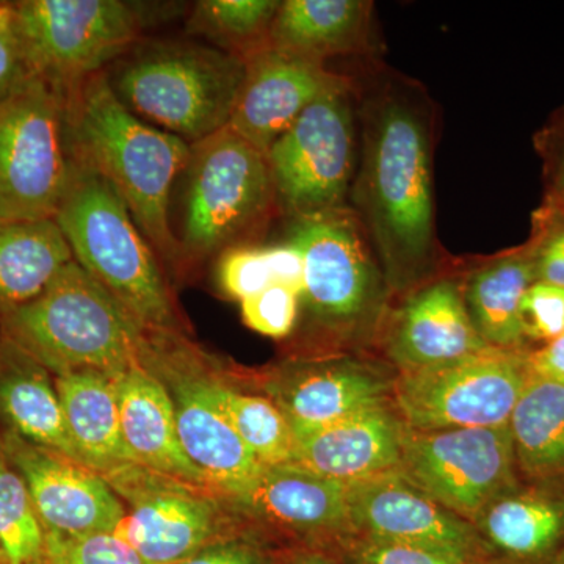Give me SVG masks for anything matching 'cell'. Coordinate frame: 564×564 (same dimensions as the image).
Returning <instances> with one entry per match:
<instances>
[{
  "label": "cell",
  "instance_id": "1",
  "mask_svg": "<svg viewBox=\"0 0 564 564\" xmlns=\"http://www.w3.org/2000/svg\"><path fill=\"white\" fill-rule=\"evenodd\" d=\"M359 152L348 207L383 269L391 295L437 276L434 226L433 106L399 74L381 73L355 88Z\"/></svg>",
  "mask_w": 564,
  "mask_h": 564
},
{
  "label": "cell",
  "instance_id": "2",
  "mask_svg": "<svg viewBox=\"0 0 564 564\" xmlns=\"http://www.w3.org/2000/svg\"><path fill=\"white\" fill-rule=\"evenodd\" d=\"M63 102L70 158L109 182L159 259L181 270L170 202L191 144L135 117L115 95L106 70L82 82Z\"/></svg>",
  "mask_w": 564,
  "mask_h": 564
},
{
  "label": "cell",
  "instance_id": "3",
  "mask_svg": "<svg viewBox=\"0 0 564 564\" xmlns=\"http://www.w3.org/2000/svg\"><path fill=\"white\" fill-rule=\"evenodd\" d=\"M54 221L74 261L144 329L184 334L161 259L101 174L70 158L68 185Z\"/></svg>",
  "mask_w": 564,
  "mask_h": 564
},
{
  "label": "cell",
  "instance_id": "4",
  "mask_svg": "<svg viewBox=\"0 0 564 564\" xmlns=\"http://www.w3.org/2000/svg\"><path fill=\"white\" fill-rule=\"evenodd\" d=\"M147 329L76 261L32 302L0 314V337L54 377L95 370L118 377L140 362Z\"/></svg>",
  "mask_w": 564,
  "mask_h": 564
},
{
  "label": "cell",
  "instance_id": "5",
  "mask_svg": "<svg viewBox=\"0 0 564 564\" xmlns=\"http://www.w3.org/2000/svg\"><path fill=\"white\" fill-rule=\"evenodd\" d=\"M109 80L135 117L192 147L228 128L245 62L199 43L155 41L132 51Z\"/></svg>",
  "mask_w": 564,
  "mask_h": 564
},
{
  "label": "cell",
  "instance_id": "6",
  "mask_svg": "<svg viewBox=\"0 0 564 564\" xmlns=\"http://www.w3.org/2000/svg\"><path fill=\"white\" fill-rule=\"evenodd\" d=\"M285 239L303 252L300 303L328 343H367L389 311L383 269L358 217L347 209L292 218Z\"/></svg>",
  "mask_w": 564,
  "mask_h": 564
},
{
  "label": "cell",
  "instance_id": "7",
  "mask_svg": "<svg viewBox=\"0 0 564 564\" xmlns=\"http://www.w3.org/2000/svg\"><path fill=\"white\" fill-rule=\"evenodd\" d=\"M181 269L252 245L278 196L265 154L229 128L192 144L184 173Z\"/></svg>",
  "mask_w": 564,
  "mask_h": 564
},
{
  "label": "cell",
  "instance_id": "8",
  "mask_svg": "<svg viewBox=\"0 0 564 564\" xmlns=\"http://www.w3.org/2000/svg\"><path fill=\"white\" fill-rule=\"evenodd\" d=\"M14 11L25 69L65 99L137 44L139 11L121 0H20Z\"/></svg>",
  "mask_w": 564,
  "mask_h": 564
},
{
  "label": "cell",
  "instance_id": "9",
  "mask_svg": "<svg viewBox=\"0 0 564 564\" xmlns=\"http://www.w3.org/2000/svg\"><path fill=\"white\" fill-rule=\"evenodd\" d=\"M358 152V106L347 77L265 152L278 202L291 218L347 209Z\"/></svg>",
  "mask_w": 564,
  "mask_h": 564
},
{
  "label": "cell",
  "instance_id": "10",
  "mask_svg": "<svg viewBox=\"0 0 564 564\" xmlns=\"http://www.w3.org/2000/svg\"><path fill=\"white\" fill-rule=\"evenodd\" d=\"M101 475L124 508L115 534L144 564L180 563L207 545L245 533L225 499L209 486L135 463Z\"/></svg>",
  "mask_w": 564,
  "mask_h": 564
},
{
  "label": "cell",
  "instance_id": "11",
  "mask_svg": "<svg viewBox=\"0 0 564 564\" xmlns=\"http://www.w3.org/2000/svg\"><path fill=\"white\" fill-rule=\"evenodd\" d=\"M69 166L65 102L28 74L0 106V221L54 220Z\"/></svg>",
  "mask_w": 564,
  "mask_h": 564
},
{
  "label": "cell",
  "instance_id": "12",
  "mask_svg": "<svg viewBox=\"0 0 564 564\" xmlns=\"http://www.w3.org/2000/svg\"><path fill=\"white\" fill-rule=\"evenodd\" d=\"M529 355L489 347L458 361L399 372L393 410L414 432L508 425L532 377Z\"/></svg>",
  "mask_w": 564,
  "mask_h": 564
},
{
  "label": "cell",
  "instance_id": "13",
  "mask_svg": "<svg viewBox=\"0 0 564 564\" xmlns=\"http://www.w3.org/2000/svg\"><path fill=\"white\" fill-rule=\"evenodd\" d=\"M140 362L169 389L182 451L207 486L225 500L247 492L265 466L207 395L199 348L182 333L147 329Z\"/></svg>",
  "mask_w": 564,
  "mask_h": 564
},
{
  "label": "cell",
  "instance_id": "14",
  "mask_svg": "<svg viewBox=\"0 0 564 564\" xmlns=\"http://www.w3.org/2000/svg\"><path fill=\"white\" fill-rule=\"evenodd\" d=\"M397 473L470 524L521 481L508 425L440 432L404 426Z\"/></svg>",
  "mask_w": 564,
  "mask_h": 564
},
{
  "label": "cell",
  "instance_id": "15",
  "mask_svg": "<svg viewBox=\"0 0 564 564\" xmlns=\"http://www.w3.org/2000/svg\"><path fill=\"white\" fill-rule=\"evenodd\" d=\"M225 502L243 532L265 543L272 534L292 541L295 549L339 552L356 534L347 486L295 464L263 467L247 492Z\"/></svg>",
  "mask_w": 564,
  "mask_h": 564
},
{
  "label": "cell",
  "instance_id": "16",
  "mask_svg": "<svg viewBox=\"0 0 564 564\" xmlns=\"http://www.w3.org/2000/svg\"><path fill=\"white\" fill-rule=\"evenodd\" d=\"M2 440L7 463L20 474L46 532H117L124 508L101 474L7 430Z\"/></svg>",
  "mask_w": 564,
  "mask_h": 564
},
{
  "label": "cell",
  "instance_id": "17",
  "mask_svg": "<svg viewBox=\"0 0 564 564\" xmlns=\"http://www.w3.org/2000/svg\"><path fill=\"white\" fill-rule=\"evenodd\" d=\"M395 375L352 355L291 359L263 381L292 430L318 429L392 403Z\"/></svg>",
  "mask_w": 564,
  "mask_h": 564
},
{
  "label": "cell",
  "instance_id": "18",
  "mask_svg": "<svg viewBox=\"0 0 564 564\" xmlns=\"http://www.w3.org/2000/svg\"><path fill=\"white\" fill-rule=\"evenodd\" d=\"M347 496L356 534L422 545L469 564L489 562L469 521L426 496L397 470L347 486Z\"/></svg>",
  "mask_w": 564,
  "mask_h": 564
},
{
  "label": "cell",
  "instance_id": "19",
  "mask_svg": "<svg viewBox=\"0 0 564 564\" xmlns=\"http://www.w3.org/2000/svg\"><path fill=\"white\" fill-rule=\"evenodd\" d=\"M389 362L399 372L458 361L489 348L475 332L462 282L433 278L403 295L380 332Z\"/></svg>",
  "mask_w": 564,
  "mask_h": 564
},
{
  "label": "cell",
  "instance_id": "20",
  "mask_svg": "<svg viewBox=\"0 0 564 564\" xmlns=\"http://www.w3.org/2000/svg\"><path fill=\"white\" fill-rule=\"evenodd\" d=\"M347 80L325 63L265 47L245 61V80L228 128L265 154L307 107Z\"/></svg>",
  "mask_w": 564,
  "mask_h": 564
},
{
  "label": "cell",
  "instance_id": "21",
  "mask_svg": "<svg viewBox=\"0 0 564 564\" xmlns=\"http://www.w3.org/2000/svg\"><path fill=\"white\" fill-rule=\"evenodd\" d=\"M403 430L392 403L318 429L292 430V464L345 486L395 473Z\"/></svg>",
  "mask_w": 564,
  "mask_h": 564
},
{
  "label": "cell",
  "instance_id": "22",
  "mask_svg": "<svg viewBox=\"0 0 564 564\" xmlns=\"http://www.w3.org/2000/svg\"><path fill=\"white\" fill-rule=\"evenodd\" d=\"M491 562L551 564L564 547V485L519 481L473 521Z\"/></svg>",
  "mask_w": 564,
  "mask_h": 564
},
{
  "label": "cell",
  "instance_id": "23",
  "mask_svg": "<svg viewBox=\"0 0 564 564\" xmlns=\"http://www.w3.org/2000/svg\"><path fill=\"white\" fill-rule=\"evenodd\" d=\"M122 443L131 462L207 486L182 451L174 404L166 386L141 362L115 377Z\"/></svg>",
  "mask_w": 564,
  "mask_h": 564
},
{
  "label": "cell",
  "instance_id": "24",
  "mask_svg": "<svg viewBox=\"0 0 564 564\" xmlns=\"http://www.w3.org/2000/svg\"><path fill=\"white\" fill-rule=\"evenodd\" d=\"M0 429L80 463L66 426L54 375L2 337Z\"/></svg>",
  "mask_w": 564,
  "mask_h": 564
},
{
  "label": "cell",
  "instance_id": "25",
  "mask_svg": "<svg viewBox=\"0 0 564 564\" xmlns=\"http://www.w3.org/2000/svg\"><path fill=\"white\" fill-rule=\"evenodd\" d=\"M372 2L284 0L269 33V47L325 63L358 54L369 44Z\"/></svg>",
  "mask_w": 564,
  "mask_h": 564
},
{
  "label": "cell",
  "instance_id": "26",
  "mask_svg": "<svg viewBox=\"0 0 564 564\" xmlns=\"http://www.w3.org/2000/svg\"><path fill=\"white\" fill-rule=\"evenodd\" d=\"M54 378L80 463L98 474L132 463L122 443L115 377L80 370Z\"/></svg>",
  "mask_w": 564,
  "mask_h": 564
},
{
  "label": "cell",
  "instance_id": "27",
  "mask_svg": "<svg viewBox=\"0 0 564 564\" xmlns=\"http://www.w3.org/2000/svg\"><path fill=\"white\" fill-rule=\"evenodd\" d=\"M534 281L532 256L514 252L481 263L462 282L467 314L488 347L522 350L521 303Z\"/></svg>",
  "mask_w": 564,
  "mask_h": 564
},
{
  "label": "cell",
  "instance_id": "28",
  "mask_svg": "<svg viewBox=\"0 0 564 564\" xmlns=\"http://www.w3.org/2000/svg\"><path fill=\"white\" fill-rule=\"evenodd\" d=\"M508 426L521 480L564 485V383L532 373Z\"/></svg>",
  "mask_w": 564,
  "mask_h": 564
},
{
  "label": "cell",
  "instance_id": "29",
  "mask_svg": "<svg viewBox=\"0 0 564 564\" xmlns=\"http://www.w3.org/2000/svg\"><path fill=\"white\" fill-rule=\"evenodd\" d=\"M73 261L54 220L0 221V314L32 302Z\"/></svg>",
  "mask_w": 564,
  "mask_h": 564
},
{
  "label": "cell",
  "instance_id": "30",
  "mask_svg": "<svg viewBox=\"0 0 564 564\" xmlns=\"http://www.w3.org/2000/svg\"><path fill=\"white\" fill-rule=\"evenodd\" d=\"M203 381L212 402L231 422L243 444L263 466L293 462V434L281 411L267 397L251 395L229 384L204 356Z\"/></svg>",
  "mask_w": 564,
  "mask_h": 564
},
{
  "label": "cell",
  "instance_id": "31",
  "mask_svg": "<svg viewBox=\"0 0 564 564\" xmlns=\"http://www.w3.org/2000/svg\"><path fill=\"white\" fill-rule=\"evenodd\" d=\"M280 6L278 0H202L193 7L187 32L245 62L269 47Z\"/></svg>",
  "mask_w": 564,
  "mask_h": 564
},
{
  "label": "cell",
  "instance_id": "32",
  "mask_svg": "<svg viewBox=\"0 0 564 564\" xmlns=\"http://www.w3.org/2000/svg\"><path fill=\"white\" fill-rule=\"evenodd\" d=\"M0 560L2 564H46V529L6 455L0 459Z\"/></svg>",
  "mask_w": 564,
  "mask_h": 564
},
{
  "label": "cell",
  "instance_id": "33",
  "mask_svg": "<svg viewBox=\"0 0 564 564\" xmlns=\"http://www.w3.org/2000/svg\"><path fill=\"white\" fill-rule=\"evenodd\" d=\"M217 280L229 299L243 300L276 285L269 247L242 245L218 256Z\"/></svg>",
  "mask_w": 564,
  "mask_h": 564
},
{
  "label": "cell",
  "instance_id": "34",
  "mask_svg": "<svg viewBox=\"0 0 564 564\" xmlns=\"http://www.w3.org/2000/svg\"><path fill=\"white\" fill-rule=\"evenodd\" d=\"M46 564H144L115 533L66 536L46 532Z\"/></svg>",
  "mask_w": 564,
  "mask_h": 564
},
{
  "label": "cell",
  "instance_id": "35",
  "mask_svg": "<svg viewBox=\"0 0 564 564\" xmlns=\"http://www.w3.org/2000/svg\"><path fill=\"white\" fill-rule=\"evenodd\" d=\"M347 564H469L422 545L355 534L339 549Z\"/></svg>",
  "mask_w": 564,
  "mask_h": 564
},
{
  "label": "cell",
  "instance_id": "36",
  "mask_svg": "<svg viewBox=\"0 0 564 564\" xmlns=\"http://www.w3.org/2000/svg\"><path fill=\"white\" fill-rule=\"evenodd\" d=\"M240 303L243 322L273 339L288 337L299 321L300 296L281 285H273Z\"/></svg>",
  "mask_w": 564,
  "mask_h": 564
},
{
  "label": "cell",
  "instance_id": "37",
  "mask_svg": "<svg viewBox=\"0 0 564 564\" xmlns=\"http://www.w3.org/2000/svg\"><path fill=\"white\" fill-rule=\"evenodd\" d=\"M525 339L551 340L564 333V289L534 281L521 303Z\"/></svg>",
  "mask_w": 564,
  "mask_h": 564
},
{
  "label": "cell",
  "instance_id": "38",
  "mask_svg": "<svg viewBox=\"0 0 564 564\" xmlns=\"http://www.w3.org/2000/svg\"><path fill=\"white\" fill-rule=\"evenodd\" d=\"M281 551L252 534L242 533L207 545L174 564H276Z\"/></svg>",
  "mask_w": 564,
  "mask_h": 564
},
{
  "label": "cell",
  "instance_id": "39",
  "mask_svg": "<svg viewBox=\"0 0 564 564\" xmlns=\"http://www.w3.org/2000/svg\"><path fill=\"white\" fill-rule=\"evenodd\" d=\"M11 2H0V106L28 76Z\"/></svg>",
  "mask_w": 564,
  "mask_h": 564
},
{
  "label": "cell",
  "instance_id": "40",
  "mask_svg": "<svg viewBox=\"0 0 564 564\" xmlns=\"http://www.w3.org/2000/svg\"><path fill=\"white\" fill-rule=\"evenodd\" d=\"M269 250L276 285L295 292L302 299L304 289L303 252L288 239L281 243L269 245Z\"/></svg>",
  "mask_w": 564,
  "mask_h": 564
},
{
  "label": "cell",
  "instance_id": "41",
  "mask_svg": "<svg viewBox=\"0 0 564 564\" xmlns=\"http://www.w3.org/2000/svg\"><path fill=\"white\" fill-rule=\"evenodd\" d=\"M532 258L536 281L564 289V228L552 232Z\"/></svg>",
  "mask_w": 564,
  "mask_h": 564
},
{
  "label": "cell",
  "instance_id": "42",
  "mask_svg": "<svg viewBox=\"0 0 564 564\" xmlns=\"http://www.w3.org/2000/svg\"><path fill=\"white\" fill-rule=\"evenodd\" d=\"M529 361L533 375L564 383V333L541 350L530 352Z\"/></svg>",
  "mask_w": 564,
  "mask_h": 564
},
{
  "label": "cell",
  "instance_id": "43",
  "mask_svg": "<svg viewBox=\"0 0 564 564\" xmlns=\"http://www.w3.org/2000/svg\"><path fill=\"white\" fill-rule=\"evenodd\" d=\"M276 564H347L339 552L325 549H282Z\"/></svg>",
  "mask_w": 564,
  "mask_h": 564
},
{
  "label": "cell",
  "instance_id": "44",
  "mask_svg": "<svg viewBox=\"0 0 564 564\" xmlns=\"http://www.w3.org/2000/svg\"><path fill=\"white\" fill-rule=\"evenodd\" d=\"M551 564H564V547L562 551L558 552V555L555 556L554 560H552Z\"/></svg>",
  "mask_w": 564,
  "mask_h": 564
},
{
  "label": "cell",
  "instance_id": "45",
  "mask_svg": "<svg viewBox=\"0 0 564 564\" xmlns=\"http://www.w3.org/2000/svg\"><path fill=\"white\" fill-rule=\"evenodd\" d=\"M3 458V440H2V430H0V459Z\"/></svg>",
  "mask_w": 564,
  "mask_h": 564
},
{
  "label": "cell",
  "instance_id": "46",
  "mask_svg": "<svg viewBox=\"0 0 564 564\" xmlns=\"http://www.w3.org/2000/svg\"><path fill=\"white\" fill-rule=\"evenodd\" d=\"M560 184H562V188L564 191V166H563L562 180H560Z\"/></svg>",
  "mask_w": 564,
  "mask_h": 564
},
{
  "label": "cell",
  "instance_id": "47",
  "mask_svg": "<svg viewBox=\"0 0 564 564\" xmlns=\"http://www.w3.org/2000/svg\"><path fill=\"white\" fill-rule=\"evenodd\" d=\"M480 564H500V563L491 562V560H489V562H485V563H480Z\"/></svg>",
  "mask_w": 564,
  "mask_h": 564
},
{
  "label": "cell",
  "instance_id": "48",
  "mask_svg": "<svg viewBox=\"0 0 564 564\" xmlns=\"http://www.w3.org/2000/svg\"><path fill=\"white\" fill-rule=\"evenodd\" d=\"M0 564H2V560H0Z\"/></svg>",
  "mask_w": 564,
  "mask_h": 564
}]
</instances>
